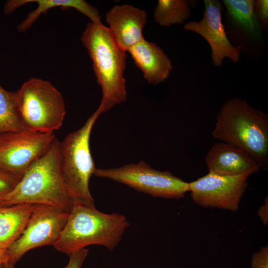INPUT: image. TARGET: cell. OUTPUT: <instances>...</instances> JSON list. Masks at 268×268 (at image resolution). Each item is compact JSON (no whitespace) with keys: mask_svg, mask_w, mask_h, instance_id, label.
<instances>
[{"mask_svg":"<svg viewBox=\"0 0 268 268\" xmlns=\"http://www.w3.org/2000/svg\"><path fill=\"white\" fill-rule=\"evenodd\" d=\"M16 92L18 110L26 130L54 133L61 127L66 114L65 101L50 81L33 77Z\"/></svg>","mask_w":268,"mask_h":268,"instance_id":"8992f818","label":"cell"},{"mask_svg":"<svg viewBox=\"0 0 268 268\" xmlns=\"http://www.w3.org/2000/svg\"><path fill=\"white\" fill-rule=\"evenodd\" d=\"M128 52L149 84L156 85L165 81L173 69L172 62L164 51L144 38Z\"/></svg>","mask_w":268,"mask_h":268,"instance_id":"5bb4252c","label":"cell"},{"mask_svg":"<svg viewBox=\"0 0 268 268\" xmlns=\"http://www.w3.org/2000/svg\"><path fill=\"white\" fill-rule=\"evenodd\" d=\"M7 256L6 250L0 248V267L4 263H7Z\"/></svg>","mask_w":268,"mask_h":268,"instance_id":"d4e9b609","label":"cell"},{"mask_svg":"<svg viewBox=\"0 0 268 268\" xmlns=\"http://www.w3.org/2000/svg\"><path fill=\"white\" fill-rule=\"evenodd\" d=\"M20 180L0 166V204Z\"/></svg>","mask_w":268,"mask_h":268,"instance_id":"ffe728a7","label":"cell"},{"mask_svg":"<svg viewBox=\"0 0 268 268\" xmlns=\"http://www.w3.org/2000/svg\"><path fill=\"white\" fill-rule=\"evenodd\" d=\"M0 268H14V265L11 264L9 263H4L2 264Z\"/></svg>","mask_w":268,"mask_h":268,"instance_id":"484cf974","label":"cell"},{"mask_svg":"<svg viewBox=\"0 0 268 268\" xmlns=\"http://www.w3.org/2000/svg\"><path fill=\"white\" fill-rule=\"evenodd\" d=\"M252 173L246 172L227 176L209 172L189 183L191 197L197 204L204 208H218L235 212L248 186Z\"/></svg>","mask_w":268,"mask_h":268,"instance_id":"9c48e42d","label":"cell"},{"mask_svg":"<svg viewBox=\"0 0 268 268\" xmlns=\"http://www.w3.org/2000/svg\"><path fill=\"white\" fill-rule=\"evenodd\" d=\"M203 2L204 10L201 19L187 23L184 29L199 34L208 42L214 66H221L225 58L234 63L238 62L241 47L233 46L226 36L222 22L221 3L217 0H204Z\"/></svg>","mask_w":268,"mask_h":268,"instance_id":"8fae6325","label":"cell"},{"mask_svg":"<svg viewBox=\"0 0 268 268\" xmlns=\"http://www.w3.org/2000/svg\"><path fill=\"white\" fill-rule=\"evenodd\" d=\"M69 213L53 206L37 204L21 235L6 250L7 263L14 265L32 249L53 246Z\"/></svg>","mask_w":268,"mask_h":268,"instance_id":"ba28073f","label":"cell"},{"mask_svg":"<svg viewBox=\"0 0 268 268\" xmlns=\"http://www.w3.org/2000/svg\"><path fill=\"white\" fill-rule=\"evenodd\" d=\"M55 139L54 133L29 130L0 134V166L20 179Z\"/></svg>","mask_w":268,"mask_h":268,"instance_id":"30bf717a","label":"cell"},{"mask_svg":"<svg viewBox=\"0 0 268 268\" xmlns=\"http://www.w3.org/2000/svg\"><path fill=\"white\" fill-rule=\"evenodd\" d=\"M32 2H36L38 7L35 10L30 12L18 25L17 30L19 32L26 31L42 13L55 7H61L63 9H75L88 17L90 22L96 24L102 23L98 10L83 0H10L5 2L3 12L5 14H9L18 7Z\"/></svg>","mask_w":268,"mask_h":268,"instance_id":"9a60e30c","label":"cell"},{"mask_svg":"<svg viewBox=\"0 0 268 268\" xmlns=\"http://www.w3.org/2000/svg\"><path fill=\"white\" fill-rule=\"evenodd\" d=\"M81 40L92 60L97 81L102 89L98 109L102 114L127 100L124 76L126 52L117 45L108 27L102 23L88 22Z\"/></svg>","mask_w":268,"mask_h":268,"instance_id":"277c9868","label":"cell"},{"mask_svg":"<svg viewBox=\"0 0 268 268\" xmlns=\"http://www.w3.org/2000/svg\"><path fill=\"white\" fill-rule=\"evenodd\" d=\"M105 20L114 41L125 52L144 39L147 14L143 9L130 4L117 5L105 14Z\"/></svg>","mask_w":268,"mask_h":268,"instance_id":"7c38bea8","label":"cell"},{"mask_svg":"<svg viewBox=\"0 0 268 268\" xmlns=\"http://www.w3.org/2000/svg\"><path fill=\"white\" fill-rule=\"evenodd\" d=\"M257 213L263 223L267 226L268 224V198H265L264 203L258 210Z\"/></svg>","mask_w":268,"mask_h":268,"instance_id":"cb8c5ba5","label":"cell"},{"mask_svg":"<svg viewBox=\"0 0 268 268\" xmlns=\"http://www.w3.org/2000/svg\"><path fill=\"white\" fill-rule=\"evenodd\" d=\"M212 135L219 141L242 149L261 168H268V115L244 100L233 98L217 114Z\"/></svg>","mask_w":268,"mask_h":268,"instance_id":"7a4b0ae2","label":"cell"},{"mask_svg":"<svg viewBox=\"0 0 268 268\" xmlns=\"http://www.w3.org/2000/svg\"><path fill=\"white\" fill-rule=\"evenodd\" d=\"M93 174L125 184L153 197L181 199L189 191V183L169 171L152 168L143 161L107 169L95 168Z\"/></svg>","mask_w":268,"mask_h":268,"instance_id":"52a82bcc","label":"cell"},{"mask_svg":"<svg viewBox=\"0 0 268 268\" xmlns=\"http://www.w3.org/2000/svg\"><path fill=\"white\" fill-rule=\"evenodd\" d=\"M101 113L97 109L79 129L60 142V161L63 176L75 204L94 205L89 182L95 169L89 139L92 128Z\"/></svg>","mask_w":268,"mask_h":268,"instance_id":"5b68a950","label":"cell"},{"mask_svg":"<svg viewBox=\"0 0 268 268\" xmlns=\"http://www.w3.org/2000/svg\"><path fill=\"white\" fill-rule=\"evenodd\" d=\"M37 204L0 205V248L7 250L21 235Z\"/></svg>","mask_w":268,"mask_h":268,"instance_id":"2e32d148","label":"cell"},{"mask_svg":"<svg viewBox=\"0 0 268 268\" xmlns=\"http://www.w3.org/2000/svg\"><path fill=\"white\" fill-rule=\"evenodd\" d=\"M251 268H268V246H265L253 254Z\"/></svg>","mask_w":268,"mask_h":268,"instance_id":"44dd1931","label":"cell"},{"mask_svg":"<svg viewBox=\"0 0 268 268\" xmlns=\"http://www.w3.org/2000/svg\"><path fill=\"white\" fill-rule=\"evenodd\" d=\"M231 20L247 36L258 38L261 35L260 21L256 14L255 0H223Z\"/></svg>","mask_w":268,"mask_h":268,"instance_id":"e0dca14e","label":"cell"},{"mask_svg":"<svg viewBox=\"0 0 268 268\" xmlns=\"http://www.w3.org/2000/svg\"><path fill=\"white\" fill-rule=\"evenodd\" d=\"M60 142L56 138L50 148L32 163L0 206L26 203L48 205L68 212L71 211L75 203L63 176Z\"/></svg>","mask_w":268,"mask_h":268,"instance_id":"6da1fadb","label":"cell"},{"mask_svg":"<svg viewBox=\"0 0 268 268\" xmlns=\"http://www.w3.org/2000/svg\"><path fill=\"white\" fill-rule=\"evenodd\" d=\"M190 4L187 0H159L154 11V19L163 27L181 24L190 15Z\"/></svg>","mask_w":268,"mask_h":268,"instance_id":"d6986e66","label":"cell"},{"mask_svg":"<svg viewBox=\"0 0 268 268\" xmlns=\"http://www.w3.org/2000/svg\"><path fill=\"white\" fill-rule=\"evenodd\" d=\"M130 226L126 217L117 212L105 213L95 205L75 204L54 247L69 255L85 247L97 245L112 251Z\"/></svg>","mask_w":268,"mask_h":268,"instance_id":"3957f363","label":"cell"},{"mask_svg":"<svg viewBox=\"0 0 268 268\" xmlns=\"http://www.w3.org/2000/svg\"><path fill=\"white\" fill-rule=\"evenodd\" d=\"M26 130L19 114L17 92L4 89L0 84V134Z\"/></svg>","mask_w":268,"mask_h":268,"instance_id":"ac0fdd59","label":"cell"},{"mask_svg":"<svg viewBox=\"0 0 268 268\" xmlns=\"http://www.w3.org/2000/svg\"><path fill=\"white\" fill-rule=\"evenodd\" d=\"M205 161L209 172L234 176L258 172L259 163L246 151L225 142L219 141L208 151Z\"/></svg>","mask_w":268,"mask_h":268,"instance_id":"4fadbf2b","label":"cell"},{"mask_svg":"<svg viewBox=\"0 0 268 268\" xmlns=\"http://www.w3.org/2000/svg\"><path fill=\"white\" fill-rule=\"evenodd\" d=\"M255 9L258 18L262 26L266 27L268 22V0H255Z\"/></svg>","mask_w":268,"mask_h":268,"instance_id":"603a6c76","label":"cell"},{"mask_svg":"<svg viewBox=\"0 0 268 268\" xmlns=\"http://www.w3.org/2000/svg\"><path fill=\"white\" fill-rule=\"evenodd\" d=\"M88 251V249L84 248L71 253L68 255L69 260L68 264L63 268H81Z\"/></svg>","mask_w":268,"mask_h":268,"instance_id":"7402d4cb","label":"cell"}]
</instances>
